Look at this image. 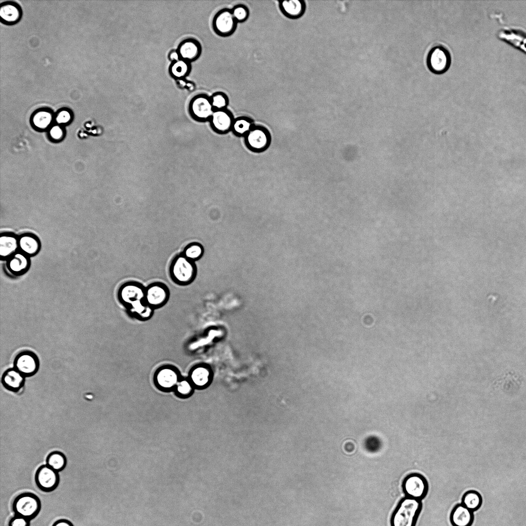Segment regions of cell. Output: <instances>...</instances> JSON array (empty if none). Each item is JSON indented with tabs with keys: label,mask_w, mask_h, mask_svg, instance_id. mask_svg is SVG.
Instances as JSON below:
<instances>
[{
	"label": "cell",
	"mask_w": 526,
	"mask_h": 526,
	"mask_svg": "<svg viewBox=\"0 0 526 526\" xmlns=\"http://www.w3.org/2000/svg\"><path fill=\"white\" fill-rule=\"evenodd\" d=\"M210 120L213 127L222 133L232 129L234 118L231 112L226 108L214 110Z\"/></svg>",
	"instance_id": "obj_16"
},
{
	"label": "cell",
	"mask_w": 526,
	"mask_h": 526,
	"mask_svg": "<svg viewBox=\"0 0 526 526\" xmlns=\"http://www.w3.org/2000/svg\"><path fill=\"white\" fill-rule=\"evenodd\" d=\"M237 22L235 19L231 9L223 8L217 11L214 15L212 26L214 32L221 37H228L235 31Z\"/></svg>",
	"instance_id": "obj_5"
},
{
	"label": "cell",
	"mask_w": 526,
	"mask_h": 526,
	"mask_svg": "<svg viewBox=\"0 0 526 526\" xmlns=\"http://www.w3.org/2000/svg\"><path fill=\"white\" fill-rule=\"evenodd\" d=\"M175 83L180 89H186L189 91L192 92L196 88V85L193 81H189L186 79H181L175 80Z\"/></svg>",
	"instance_id": "obj_33"
},
{
	"label": "cell",
	"mask_w": 526,
	"mask_h": 526,
	"mask_svg": "<svg viewBox=\"0 0 526 526\" xmlns=\"http://www.w3.org/2000/svg\"><path fill=\"white\" fill-rule=\"evenodd\" d=\"M482 501L480 494L476 491L471 490L464 493L461 503L474 512L480 508Z\"/></svg>",
	"instance_id": "obj_23"
},
{
	"label": "cell",
	"mask_w": 526,
	"mask_h": 526,
	"mask_svg": "<svg viewBox=\"0 0 526 526\" xmlns=\"http://www.w3.org/2000/svg\"><path fill=\"white\" fill-rule=\"evenodd\" d=\"M402 487L406 497L421 500L424 498L428 491V483L426 479L419 474H411L404 480Z\"/></svg>",
	"instance_id": "obj_8"
},
{
	"label": "cell",
	"mask_w": 526,
	"mask_h": 526,
	"mask_svg": "<svg viewBox=\"0 0 526 526\" xmlns=\"http://www.w3.org/2000/svg\"><path fill=\"white\" fill-rule=\"evenodd\" d=\"M158 384L162 388L168 389L174 387L177 383L178 375L176 371L171 368H164L158 371L156 376Z\"/></svg>",
	"instance_id": "obj_19"
},
{
	"label": "cell",
	"mask_w": 526,
	"mask_h": 526,
	"mask_svg": "<svg viewBox=\"0 0 526 526\" xmlns=\"http://www.w3.org/2000/svg\"><path fill=\"white\" fill-rule=\"evenodd\" d=\"M46 465L59 472L63 471L66 466L67 459L65 455L59 451H53L49 453L46 459Z\"/></svg>",
	"instance_id": "obj_22"
},
{
	"label": "cell",
	"mask_w": 526,
	"mask_h": 526,
	"mask_svg": "<svg viewBox=\"0 0 526 526\" xmlns=\"http://www.w3.org/2000/svg\"><path fill=\"white\" fill-rule=\"evenodd\" d=\"M278 6L284 15L293 20L301 17L306 9V3L303 0L279 1Z\"/></svg>",
	"instance_id": "obj_14"
},
{
	"label": "cell",
	"mask_w": 526,
	"mask_h": 526,
	"mask_svg": "<svg viewBox=\"0 0 526 526\" xmlns=\"http://www.w3.org/2000/svg\"><path fill=\"white\" fill-rule=\"evenodd\" d=\"M14 365L16 369L23 375H29L36 371L38 361L36 356L32 353L24 352L17 356Z\"/></svg>",
	"instance_id": "obj_15"
},
{
	"label": "cell",
	"mask_w": 526,
	"mask_h": 526,
	"mask_svg": "<svg viewBox=\"0 0 526 526\" xmlns=\"http://www.w3.org/2000/svg\"><path fill=\"white\" fill-rule=\"evenodd\" d=\"M189 110L195 119L201 121L210 119L214 111L210 96L205 93L193 96L189 103Z\"/></svg>",
	"instance_id": "obj_7"
},
{
	"label": "cell",
	"mask_w": 526,
	"mask_h": 526,
	"mask_svg": "<svg viewBox=\"0 0 526 526\" xmlns=\"http://www.w3.org/2000/svg\"><path fill=\"white\" fill-rule=\"evenodd\" d=\"M35 482L38 488L45 492L54 491L60 482L59 472L46 464L40 466L35 474Z\"/></svg>",
	"instance_id": "obj_9"
},
{
	"label": "cell",
	"mask_w": 526,
	"mask_h": 526,
	"mask_svg": "<svg viewBox=\"0 0 526 526\" xmlns=\"http://www.w3.org/2000/svg\"><path fill=\"white\" fill-rule=\"evenodd\" d=\"M203 253L202 246L198 243H192L187 246L182 254L187 259L194 261L199 259Z\"/></svg>",
	"instance_id": "obj_28"
},
{
	"label": "cell",
	"mask_w": 526,
	"mask_h": 526,
	"mask_svg": "<svg viewBox=\"0 0 526 526\" xmlns=\"http://www.w3.org/2000/svg\"><path fill=\"white\" fill-rule=\"evenodd\" d=\"M252 120L247 117H238L234 119L232 130L238 135L245 136L253 126Z\"/></svg>",
	"instance_id": "obj_25"
},
{
	"label": "cell",
	"mask_w": 526,
	"mask_h": 526,
	"mask_svg": "<svg viewBox=\"0 0 526 526\" xmlns=\"http://www.w3.org/2000/svg\"><path fill=\"white\" fill-rule=\"evenodd\" d=\"M214 110L226 109L229 102L228 95L222 91H217L210 96Z\"/></svg>",
	"instance_id": "obj_30"
},
{
	"label": "cell",
	"mask_w": 526,
	"mask_h": 526,
	"mask_svg": "<svg viewBox=\"0 0 526 526\" xmlns=\"http://www.w3.org/2000/svg\"><path fill=\"white\" fill-rule=\"evenodd\" d=\"M177 390L181 395L186 396L191 392L192 386L190 382L182 380L178 383Z\"/></svg>",
	"instance_id": "obj_34"
},
{
	"label": "cell",
	"mask_w": 526,
	"mask_h": 526,
	"mask_svg": "<svg viewBox=\"0 0 526 526\" xmlns=\"http://www.w3.org/2000/svg\"><path fill=\"white\" fill-rule=\"evenodd\" d=\"M145 288L141 284L128 282L121 287L119 296L123 304L131 309L145 302Z\"/></svg>",
	"instance_id": "obj_6"
},
{
	"label": "cell",
	"mask_w": 526,
	"mask_h": 526,
	"mask_svg": "<svg viewBox=\"0 0 526 526\" xmlns=\"http://www.w3.org/2000/svg\"><path fill=\"white\" fill-rule=\"evenodd\" d=\"M41 508L39 498L32 493H24L15 497L12 504V509L15 515L21 516L30 520L35 517Z\"/></svg>",
	"instance_id": "obj_2"
},
{
	"label": "cell",
	"mask_w": 526,
	"mask_h": 526,
	"mask_svg": "<svg viewBox=\"0 0 526 526\" xmlns=\"http://www.w3.org/2000/svg\"><path fill=\"white\" fill-rule=\"evenodd\" d=\"M231 10L233 16L238 23H243L249 18L250 14L249 8L243 4L236 5L231 9Z\"/></svg>",
	"instance_id": "obj_32"
},
{
	"label": "cell",
	"mask_w": 526,
	"mask_h": 526,
	"mask_svg": "<svg viewBox=\"0 0 526 526\" xmlns=\"http://www.w3.org/2000/svg\"><path fill=\"white\" fill-rule=\"evenodd\" d=\"M18 241L11 235H2L0 238V254L7 257L13 253L17 249Z\"/></svg>",
	"instance_id": "obj_24"
},
{
	"label": "cell",
	"mask_w": 526,
	"mask_h": 526,
	"mask_svg": "<svg viewBox=\"0 0 526 526\" xmlns=\"http://www.w3.org/2000/svg\"><path fill=\"white\" fill-rule=\"evenodd\" d=\"M23 375L16 369H10L6 371L3 377V382L5 387L9 389L15 390L22 386L23 381Z\"/></svg>",
	"instance_id": "obj_20"
},
{
	"label": "cell",
	"mask_w": 526,
	"mask_h": 526,
	"mask_svg": "<svg viewBox=\"0 0 526 526\" xmlns=\"http://www.w3.org/2000/svg\"><path fill=\"white\" fill-rule=\"evenodd\" d=\"M50 135L53 139H59L63 135V132L59 126H55L51 129Z\"/></svg>",
	"instance_id": "obj_38"
},
{
	"label": "cell",
	"mask_w": 526,
	"mask_h": 526,
	"mask_svg": "<svg viewBox=\"0 0 526 526\" xmlns=\"http://www.w3.org/2000/svg\"><path fill=\"white\" fill-rule=\"evenodd\" d=\"M52 526H73L72 523L66 519H60L57 521Z\"/></svg>",
	"instance_id": "obj_39"
},
{
	"label": "cell",
	"mask_w": 526,
	"mask_h": 526,
	"mask_svg": "<svg viewBox=\"0 0 526 526\" xmlns=\"http://www.w3.org/2000/svg\"><path fill=\"white\" fill-rule=\"evenodd\" d=\"M497 37L526 53V32L513 27H504L500 29Z\"/></svg>",
	"instance_id": "obj_12"
},
{
	"label": "cell",
	"mask_w": 526,
	"mask_h": 526,
	"mask_svg": "<svg viewBox=\"0 0 526 526\" xmlns=\"http://www.w3.org/2000/svg\"><path fill=\"white\" fill-rule=\"evenodd\" d=\"M29 520L24 517L15 515L10 520L9 526H29Z\"/></svg>",
	"instance_id": "obj_35"
},
{
	"label": "cell",
	"mask_w": 526,
	"mask_h": 526,
	"mask_svg": "<svg viewBox=\"0 0 526 526\" xmlns=\"http://www.w3.org/2000/svg\"><path fill=\"white\" fill-rule=\"evenodd\" d=\"M28 265L26 257L21 253L15 254L9 262V268L14 272H20L24 270Z\"/></svg>",
	"instance_id": "obj_29"
},
{
	"label": "cell",
	"mask_w": 526,
	"mask_h": 526,
	"mask_svg": "<svg viewBox=\"0 0 526 526\" xmlns=\"http://www.w3.org/2000/svg\"><path fill=\"white\" fill-rule=\"evenodd\" d=\"M450 63V54L445 46L437 44L429 51L427 57V64L429 70L433 73H444L449 68Z\"/></svg>",
	"instance_id": "obj_4"
},
{
	"label": "cell",
	"mask_w": 526,
	"mask_h": 526,
	"mask_svg": "<svg viewBox=\"0 0 526 526\" xmlns=\"http://www.w3.org/2000/svg\"><path fill=\"white\" fill-rule=\"evenodd\" d=\"M170 273L174 281L177 284H188L193 281L196 275L194 262L183 254L178 255L172 261Z\"/></svg>",
	"instance_id": "obj_3"
},
{
	"label": "cell",
	"mask_w": 526,
	"mask_h": 526,
	"mask_svg": "<svg viewBox=\"0 0 526 526\" xmlns=\"http://www.w3.org/2000/svg\"><path fill=\"white\" fill-rule=\"evenodd\" d=\"M0 16L1 20L5 22L14 23L20 18V10L15 4H5L1 6Z\"/></svg>",
	"instance_id": "obj_21"
},
{
	"label": "cell",
	"mask_w": 526,
	"mask_h": 526,
	"mask_svg": "<svg viewBox=\"0 0 526 526\" xmlns=\"http://www.w3.org/2000/svg\"><path fill=\"white\" fill-rule=\"evenodd\" d=\"M51 120V114L49 111L46 110H41L37 112L33 118L34 124L40 128H44L47 127L50 123Z\"/></svg>",
	"instance_id": "obj_31"
},
{
	"label": "cell",
	"mask_w": 526,
	"mask_h": 526,
	"mask_svg": "<svg viewBox=\"0 0 526 526\" xmlns=\"http://www.w3.org/2000/svg\"><path fill=\"white\" fill-rule=\"evenodd\" d=\"M473 519V512L462 503L456 505L450 515L453 526H471Z\"/></svg>",
	"instance_id": "obj_17"
},
{
	"label": "cell",
	"mask_w": 526,
	"mask_h": 526,
	"mask_svg": "<svg viewBox=\"0 0 526 526\" xmlns=\"http://www.w3.org/2000/svg\"><path fill=\"white\" fill-rule=\"evenodd\" d=\"M191 70V63L181 59L172 62L168 67L169 74L175 80L185 79L190 74Z\"/></svg>",
	"instance_id": "obj_18"
},
{
	"label": "cell",
	"mask_w": 526,
	"mask_h": 526,
	"mask_svg": "<svg viewBox=\"0 0 526 526\" xmlns=\"http://www.w3.org/2000/svg\"><path fill=\"white\" fill-rule=\"evenodd\" d=\"M209 376V370L204 367L200 366L193 370L191 377L193 383L195 385L201 387L207 384Z\"/></svg>",
	"instance_id": "obj_27"
},
{
	"label": "cell",
	"mask_w": 526,
	"mask_h": 526,
	"mask_svg": "<svg viewBox=\"0 0 526 526\" xmlns=\"http://www.w3.org/2000/svg\"><path fill=\"white\" fill-rule=\"evenodd\" d=\"M168 296L167 288L162 283H156L145 288L144 300L148 305L154 308L164 305Z\"/></svg>",
	"instance_id": "obj_11"
},
{
	"label": "cell",
	"mask_w": 526,
	"mask_h": 526,
	"mask_svg": "<svg viewBox=\"0 0 526 526\" xmlns=\"http://www.w3.org/2000/svg\"><path fill=\"white\" fill-rule=\"evenodd\" d=\"M168 60L172 62L177 61L181 59L180 54L176 49H172L167 54Z\"/></svg>",
	"instance_id": "obj_37"
},
{
	"label": "cell",
	"mask_w": 526,
	"mask_h": 526,
	"mask_svg": "<svg viewBox=\"0 0 526 526\" xmlns=\"http://www.w3.org/2000/svg\"><path fill=\"white\" fill-rule=\"evenodd\" d=\"M18 246L22 251L29 255L35 253L39 247L36 239L30 235L21 237L18 240Z\"/></svg>",
	"instance_id": "obj_26"
},
{
	"label": "cell",
	"mask_w": 526,
	"mask_h": 526,
	"mask_svg": "<svg viewBox=\"0 0 526 526\" xmlns=\"http://www.w3.org/2000/svg\"><path fill=\"white\" fill-rule=\"evenodd\" d=\"M421 509L420 500L405 497L400 502L392 514L391 526H415Z\"/></svg>",
	"instance_id": "obj_1"
},
{
	"label": "cell",
	"mask_w": 526,
	"mask_h": 526,
	"mask_svg": "<svg viewBox=\"0 0 526 526\" xmlns=\"http://www.w3.org/2000/svg\"><path fill=\"white\" fill-rule=\"evenodd\" d=\"M245 137L247 146L253 151L265 150L270 142L268 131L262 126L254 125Z\"/></svg>",
	"instance_id": "obj_10"
},
{
	"label": "cell",
	"mask_w": 526,
	"mask_h": 526,
	"mask_svg": "<svg viewBox=\"0 0 526 526\" xmlns=\"http://www.w3.org/2000/svg\"><path fill=\"white\" fill-rule=\"evenodd\" d=\"M181 59L192 63L197 60L202 53V46L198 40L193 37L181 41L177 48Z\"/></svg>",
	"instance_id": "obj_13"
},
{
	"label": "cell",
	"mask_w": 526,
	"mask_h": 526,
	"mask_svg": "<svg viewBox=\"0 0 526 526\" xmlns=\"http://www.w3.org/2000/svg\"><path fill=\"white\" fill-rule=\"evenodd\" d=\"M71 118L70 112L66 110L61 111L56 118L57 121L59 123H67Z\"/></svg>",
	"instance_id": "obj_36"
}]
</instances>
